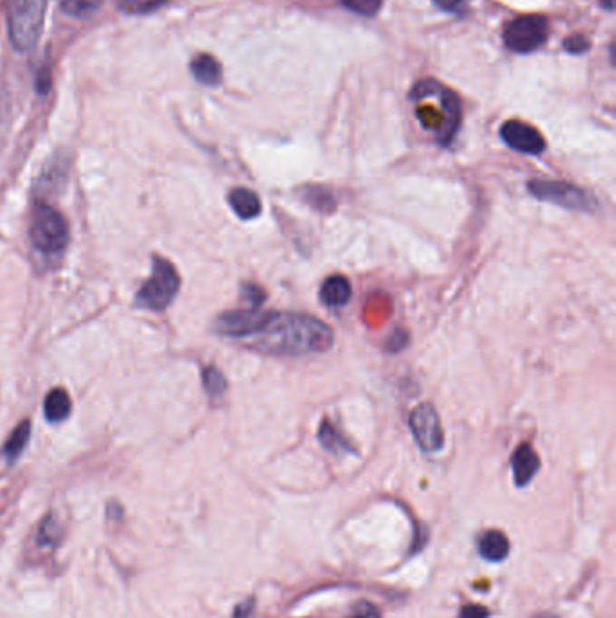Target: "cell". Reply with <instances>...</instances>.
<instances>
[{"label": "cell", "instance_id": "f1b7e54d", "mask_svg": "<svg viewBox=\"0 0 616 618\" xmlns=\"http://www.w3.org/2000/svg\"><path fill=\"white\" fill-rule=\"evenodd\" d=\"M436 4L445 9V11H452V13H457L465 7V0H436Z\"/></svg>", "mask_w": 616, "mask_h": 618}, {"label": "cell", "instance_id": "603a6c76", "mask_svg": "<svg viewBox=\"0 0 616 618\" xmlns=\"http://www.w3.org/2000/svg\"><path fill=\"white\" fill-rule=\"evenodd\" d=\"M243 297L250 303V308H261L266 301V292L257 285H243Z\"/></svg>", "mask_w": 616, "mask_h": 618}, {"label": "cell", "instance_id": "2e32d148", "mask_svg": "<svg viewBox=\"0 0 616 618\" xmlns=\"http://www.w3.org/2000/svg\"><path fill=\"white\" fill-rule=\"evenodd\" d=\"M320 443L323 445V449H327L329 452L340 454V452H354V449L342 438V434L332 427L331 421H322L320 432H318Z\"/></svg>", "mask_w": 616, "mask_h": 618}, {"label": "cell", "instance_id": "cb8c5ba5", "mask_svg": "<svg viewBox=\"0 0 616 618\" xmlns=\"http://www.w3.org/2000/svg\"><path fill=\"white\" fill-rule=\"evenodd\" d=\"M351 618H381V613L374 604H371L367 601H360L358 604H354L352 617Z\"/></svg>", "mask_w": 616, "mask_h": 618}, {"label": "cell", "instance_id": "ba28073f", "mask_svg": "<svg viewBox=\"0 0 616 618\" xmlns=\"http://www.w3.org/2000/svg\"><path fill=\"white\" fill-rule=\"evenodd\" d=\"M272 311L261 308L234 309L223 313L216 320V327L221 334L230 338H252L268 322Z\"/></svg>", "mask_w": 616, "mask_h": 618}, {"label": "cell", "instance_id": "484cf974", "mask_svg": "<svg viewBox=\"0 0 616 618\" xmlns=\"http://www.w3.org/2000/svg\"><path fill=\"white\" fill-rule=\"evenodd\" d=\"M564 47H566L568 53L581 54V53H584V51L590 47V43H588V40H586L582 34H575V36H570V38L564 42Z\"/></svg>", "mask_w": 616, "mask_h": 618}, {"label": "cell", "instance_id": "9c48e42d", "mask_svg": "<svg viewBox=\"0 0 616 618\" xmlns=\"http://www.w3.org/2000/svg\"><path fill=\"white\" fill-rule=\"evenodd\" d=\"M501 138L505 140V143L523 154H532L537 156L541 152H544L546 149V141L543 138V134L519 120H510L501 127Z\"/></svg>", "mask_w": 616, "mask_h": 618}, {"label": "cell", "instance_id": "6da1fadb", "mask_svg": "<svg viewBox=\"0 0 616 618\" xmlns=\"http://www.w3.org/2000/svg\"><path fill=\"white\" fill-rule=\"evenodd\" d=\"M252 345L268 354L304 356L325 352L334 343L332 329L308 313L272 311L265 327L248 338Z\"/></svg>", "mask_w": 616, "mask_h": 618}, {"label": "cell", "instance_id": "5bb4252c", "mask_svg": "<svg viewBox=\"0 0 616 618\" xmlns=\"http://www.w3.org/2000/svg\"><path fill=\"white\" fill-rule=\"evenodd\" d=\"M192 74L196 76V80L203 85H219L223 80V69L221 63L212 56V54H197L192 63Z\"/></svg>", "mask_w": 616, "mask_h": 618}, {"label": "cell", "instance_id": "52a82bcc", "mask_svg": "<svg viewBox=\"0 0 616 618\" xmlns=\"http://www.w3.org/2000/svg\"><path fill=\"white\" fill-rule=\"evenodd\" d=\"M412 436L421 450L439 452L445 445V434L439 414L432 403H419L409 418Z\"/></svg>", "mask_w": 616, "mask_h": 618}, {"label": "cell", "instance_id": "44dd1931", "mask_svg": "<svg viewBox=\"0 0 616 618\" xmlns=\"http://www.w3.org/2000/svg\"><path fill=\"white\" fill-rule=\"evenodd\" d=\"M60 541V526L53 516H47L42 521L40 532H38V543L40 546H56Z\"/></svg>", "mask_w": 616, "mask_h": 618}, {"label": "cell", "instance_id": "8992f818", "mask_svg": "<svg viewBox=\"0 0 616 618\" xmlns=\"http://www.w3.org/2000/svg\"><path fill=\"white\" fill-rule=\"evenodd\" d=\"M548 40V22L539 14L512 20L505 29V43L515 53H532Z\"/></svg>", "mask_w": 616, "mask_h": 618}, {"label": "cell", "instance_id": "7a4b0ae2", "mask_svg": "<svg viewBox=\"0 0 616 618\" xmlns=\"http://www.w3.org/2000/svg\"><path fill=\"white\" fill-rule=\"evenodd\" d=\"M9 38L16 51L34 49L45 18V0H5Z\"/></svg>", "mask_w": 616, "mask_h": 618}, {"label": "cell", "instance_id": "4316f807", "mask_svg": "<svg viewBox=\"0 0 616 618\" xmlns=\"http://www.w3.org/2000/svg\"><path fill=\"white\" fill-rule=\"evenodd\" d=\"M490 617V612L479 604H468L467 608L461 610L459 613V618H488Z\"/></svg>", "mask_w": 616, "mask_h": 618}, {"label": "cell", "instance_id": "277c9868", "mask_svg": "<svg viewBox=\"0 0 616 618\" xmlns=\"http://www.w3.org/2000/svg\"><path fill=\"white\" fill-rule=\"evenodd\" d=\"M528 192L539 201L552 203L566 210L593 212L599 207V201L588 190L568 181L534 179L528 183Z\"/></svg>", "mask_w": 616, "mask_h": 618}, {"label": "cell", "instance_id": "9a60e30c", "mask_svg": "<svg viewBox=\"0 0 616 618\" xmlns=\"http://www.w3.org/2000/svg\"><path fill=\"white\" fill-rule=\"evenodd\" d=\"M43 414L49 421L56 423L71 414V398L63 389H53L43 401Z\"/></svg>", "mask_w": 616, "mask_h": 618}, {"label": "cell", "instance_id": "7402d4cb", "mask_svg": "<svg viewBox=\"0 0 616 618\" xmlns=\"http://www.w3.org/2000/svg\"><path fill=\"white\" fill-rule=\"evenodd\" d=\"M343 4L363 16H374L381 7V0H343Z\"/></svg>", "mask_w": 616, "mask_h": 618}, {"label": "cell", "instance_id": "30bf717a", "mask_svg": "<svg viewBox=\"0 0 616 618\" xmlns=\"http://www.w3.org/2000/svg\"><path fill=\"white\" fill-rule=\"evenodd\" d=\"M512 468H514V481L519 488L532 483L541 468V459L535 449L530 443H523L512 454Z\"/></svg>", "mask_w": 616, "mask_h": 618}, {"label": "cell", "instance_id": "ffe728a7", "mask_svg": "<svg viewBox=\"0 0 616 618\" xmlns=\"http://www.w3.org/2000/svg\"><path fill=\"white\" fill-rule=\"evenodd\" d=\"M303 198L316 210H331L334 207L332 194L322 187H308V192H304Z\"/></svg>", "mask_w": 616, "mask_h": 618}, {"label": "cell", "instance_id": "f546056e", "mask_svg": "<svg viewBox=\"0 0 616 618\" xmlns=\"http://www.w3.org/2000/svg\"><path fill=\"white\" fill-rule=\"evenodd\" d=\"M535 618H557V617H553V615H539V617Z\"/></svg>", "mask_w": 616, "mask_h": 618}, {"label": "cell", "instance_id": "7c38bea8", "mask_svg": "<svg viewBox=\"0 0 616 618\" xmlns=\"http://www.w3.org/2000/svg\"><path fill=\"white\" fill-rule=\"evenodd\" d=\"M352 297V288L347 277L332 275L323 281L320 288V301L329 308H340L345 306Z\"/></svg>", "mask_w": 616, "mask_h": 618}, {"label": "cell", "instance_id": "d4e9b609", "mask_svg": "<svg viewBox=\"0 0 616 618\" xmlns=\"http://www.w3.org/2000/svg\"><path fill=\"white\" fill-rule=\"evenodd\" d=\"M165 0H129V4H125L123 7L127 11H138V13H147L152 11L156 7H159Z\"/></svg>", "mask_w": 616, "mask_h": 618}, {"label": "cell", "instance_id": "83f0119b", "mask_svg": "<svg viewBox=\"0 0 616 618\" xmlns=\"http://www.w3.org/2000/svg\"><path fill=\"white\" fill-rule=\"evenodd\" d=\"M254 604H255V601H254V599H248V601L241 603V604L236 608V612H234V617L232 618H250L252 612H254Z\"/></svg>", "mask_w": 616, "mask_h": 618}, {"label": "cell", "instance_id": "4fadbf2b", "mask_svg": "<svg viewBox=\"0 0 616 618\" xmlns=\"http://www.w3.org/2000/svg\"><path fill=\"white\" fill-rule=\"evenodd\" d=\"M479 554L485 561L501 563L510 554V541L499 530H488L479 539Z\"/></svg>", "mask_w": 616, "mask_h": 618}, {"label": "cell", "instance_id": "5b68a950", "mask_svg": "<svg viewBox=\"0 0 616 618\" xmlns=\"http://www.w3.org/2000/svg\"><path fill=\"white\" fill-rule=\"evenodd\" d=\"M152 275L141 286L138 303L143 308L163 311L172 304L179 292V275L174 265L163 257H154Z\"/></svg>", "mask_w": 616, "mask_h": 618}, {"label": "cell", "instance_id": "e0dca14e", "mask_svg": "<svg viewBox=\"0 0 616 618\" xmlns=\"http://www.w3.org/2000/svg\"><path fill=\"white\" fill-rule=\"evenodd\" d=\"M29 436H31V423L29 421H22L11 432V436L7 438L5 447H4V454L9 461H14L22 454V450L25 449V445L29 441Z\"/></svg>", "mask_w": 616, "mask_h": 618}, {"label": "cell", "instance_id": "d6986e66", "mask_svg": "<svg viewBox=\"0 0 616 618\" xmlns=\"http://www.w3.org/2000/svg\"><path fill=\"white\" fill-rule=\"evenodd\" d=\"M101 5V0H63L62 9L69 16L85 18Z\"/></svg>", "mask_w": 616, "mask_h": 618}, {"label": "cell", "instance_id": "ac0fdd59", "mask_svg": "<svg viewBox=\"0 0 616 618\" xmlns=\"http://www.w3.org/2000/svg\"><path fill=\"white\" fill-rule=\"evenodd\" d=\"M203 385H205L207 392L212 398L223 396L226 392V389H228L225 374L217 367H214V365H208V367L203 369Z\"/></svg>", "mask_w": 616, "mask_h": 618}, {"label": "cell", "instance_id": "3957f363", "mask_svg": "<svg viewBox=\"0 0 616 618\" xmlns=\"http://www.w3.org/2000/svg\"><path fill=\"white\" fill-rule=\"evenodd\" d=\"M29 236L33 246L47 256H54L63 252V248L69 243V227L65 217L47 207V205H36L31 217Z\"/></svg>", "mask_w": 616, "mask_h": 618}, {"label": "cell", "instance_id": "8fae6325", "mask_svg": "<svg viewBox=\"0 0 616 618\" xmlns=\"http://www.w3.org/2000/svg\"><path fill=\"white\" fill-rule=\"evenodd\" d=\"M228 203L232 210L237 214V217H241L243 221H252L259 217L263 212L261 198L254 190L245 188V187L234 188L228 196Z\"/></svg>", "mask_w": 616, "mask_h": 618}]
</instances>
